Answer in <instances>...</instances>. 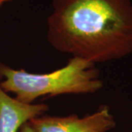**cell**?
<instances>
[{
  "label": "cell",
  "mask_w": 132,
  "mask_h": 132,
  "mask_svg": "<svg viewBox=\"0 0 132 132\" xmlns=\"http://www.w3.org/2000/svg\"><path fill=\"white\" fill-rule=\"evenodd\" d=\"M48 42L94 64L132 54L131 0H52Z\"/></svg>",
  "instance_id": "1"
},
{
  "label": "cell",
  "mask_w": 132,
  "mask_h": 132,
  "mask_svg": "<svg viewBox=\"0 0 132 132\" xmlns=\"http://www.w3.org/2000/svg\"><path fill=\"white\" fill-rule=\"evenodd\" d=\"M0 79L4 92L15 95L17 101L27 104H34L43 96L92 94L104 86L95 64L76 57L64 67L47 73H32L0 62Z\"/></svg>",
  "instance_id": "2"
},
{
  "label": "cell",
  "mask_w": 132,
  "mask_h": 132,
  "mask_svg": "<svg viewBox=\"0 0 132 132\" xmlns=\"http://www.w3.org/2000/svg\"><path fill=\"white\" fill-rule=\"evenodd\" d=\"M29 123L37 132H108L116 126L110 108L105 105L83 118L76 114L65 117L43 114Z\"/></svg>",
  "instance_id": "3"
},
{
  "label": "cell",
  "mask_w": 132,
  "mask_h": 132,
  "mask_svg": "<svg viewBox=\"0 0 132 132\" xmlns=\"http://www.w3.org/2000/svg\"><path fill=\"white\" fill-rule=\"evenodd\" d=\"M48 110L47 104L21 103L0 87V132H19L24 123Z\"/></svg>",
  "instance_id": "4"
},
{
  "label": "cell",
  "mask_w": 132,
  "mask_h": 132,
  "mask_svg": "<svg viewBox=\"0 0 132 132\" xmlns=\"http://www.w3.org/2000/svg\"><path fill=\"white\" fill-rule=\"evenodd\" d=\"M19 132H37L34 128L31 126V124L27 122V123H24V125L21 127Z\"/></svg>",
  "instance_id": "5"
},
{
  "label": "cell",
  "mask_w": 132,
  "mask_h": 132,
  "mask_svg": "<svg viewBox=\"0 0 132 132\" xmlns=\"http://www.w3.org/2000/svg\"><path fill=\"white\" fill-rule=\"evenodd\" d=\"M11 0H0V7L2 6V5H4L5 3L7 2H10Z\"/></svg>",
  "instance_id": "6"
}]
</instances>
